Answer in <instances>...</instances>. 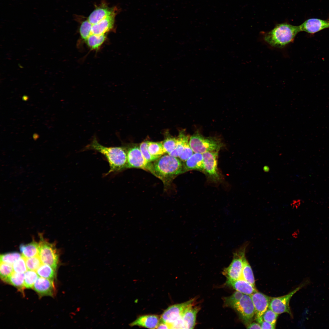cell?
Returning <instances> with one entry per match:
<instances>
[{"label": "cell", "instance_id": "ba28073f", "mask_svg": "<svg viewBox=\"0 0 329 329\" xmlns=\"http://www.w3.org/2000/svg\"><path fill=\"white\" fill-rule=\"evenodd\" d=\"M247 326L252 322L255 311L250 296L243 294L242 298L232 307Z\"/></svg>", "mask_w": 329, "mask_h": 329}, {"label": "cell", "instance_id": "7c38bea8", "mask_svg": "<svg viewBox=\"0 0 329 329\" xmlns=\"http://www.w3.org/2000/svg\"><path fill=\"white\" fill-rule=\"evenodd\" d=\"M218 151L207 152L203 154V171L213 179L218 180L220 177L217 167Z\"/></svg>", "mask_w": 329, "mask_h": 329}, {"label": "cell", "instance_id": "603a6c76", "mask_svg": "<svg viewBox=\"0 0 329 329\" xmlns=\"http://www.w3.org/2000/svg\"><path fill=\"white\" fill-rule=\"evenodd\" d=\"M241 278L247 281L256 288L253 271L246 256L243 260V267Z\"/></svg>", "mask_w": 329, "mask_h": 329}, {"label": "cell", "instance_id": "4dcf8cb0", "mask_svg": "<svg viewBox=\"0 0 329 329\" xmlns=\"http://www.w3.org/2000/svg\"><path fill=\"white\" fill-rule=\"evenodd\" d=\"M14 272L12 265L0 262V274L1 279L5 281Z\"/></svg>", "mask_w": 329, "mask_h": 329}, {"label": "cell", "instance_id": "9a60e30c", "mask_svg": "<svg viewBox=\"0 0 329 329\" xmlns=\"http://www.w3.org/2000/svg\"><path fill=\"white\" fill-rule=\"evenodd\" d=\"M118 10L108 16L98 23L92 25L91 34L101 35L111 30L113 28L115 18Z\"/></svg>", "mask_w": 329, "mask_h": 329}, {"label": "cell", "instance_id": "44dd1931", "mask_svg": "<svg viewBox=\"0 0 329 329\" xmlns=\"http://www.w3.org/2000/svg\"><path fill=\"white\" fill-rule=\"evenodd\" d=\"M19 249L22 256L25 258H28L38 255L39 244L35 241L27 244H21Z\"/></svg>", "mask_w": 329, "mask_h": 329}, {"label": "cell", "instance_id": "83f0119b", "mask_svg": "<svg viewBox=\"0 0 329 329\" xmlns=\"http://www.w3.org/2000/svg\"><path fill=\"white\" fill-rule=\"evenodd\" d=\"M243 294L242 293L236 291L232 295L225 297L224 299V306L232 308L240 300Z\"/></svg>", "mask_w": 329, "mask_h": 329}, {"label": "cell", "instance_id": "9c48e42d", "mask_svg": "<svg viewBox=\"0 0 329 329\" xmlns=\"http://www.w3.org/2000/svg\"><path fill=\"white\" fill-rule=\"evenodd\" d=\"M126 148L127 157V168H141L148 171L150 162H148L145 159L139 146L133 145Z\"/></svg>", "mask_w": 329, "mask_h": 329}, {"label": "cell", "instance_id": "60d3db41", "mask_svg": "<svg viewBox=\"0 0 329 329\" xmlns=\"http://www.w3.org/2000/svg\"><path fill=\"white\" fill-rule=\"evenodd\" d=\"M263 170L265 172H268L269 171L270 168L267 166H265L263 168Z\"/></svg>", "mask_w": 329, "mask_h": 329}, {"label": "cell", "instance_id": "8992f818", "mask_svg": "<svg viewBox=\"0 0 329 329\" xmlns=\"http://www.w3.org/2000/svg\"><path fill=\"white\" fill-rule=\"evenodd\" d=\"M309 279H306L294 290L285 295L276 297H271L269 308L278 314L287 313L291 315L289 302L292 296L298 291L310 284Z\"/></svg>", "mask_w": 329, "mask_h": 329}, {"label": "cell", "instance_id": "ac0fdd59", "mask_svg": "<svg viewBox=\"0 0 329 329\" xmlns=\"http://www.w3.org/2000/svg\"><path fill=\"white\" fill-rule=\"evenodd\" d=\"M160 320V318L156 315H146L138 317L129 325L133 327L138 326L149 329L157 328Z\"/></svg>", "mask_w": 329, "mask_h": 329}, {"label": "cell", "instance_id": "f1b7e54d", "mask_svg": "<svg viewBox=\"0 0 329 329\" xmlns=\"http://www.w3.org/2000/svg\"><path fill=\"white\" fill-rule=\"evenodd\" d=\"M92 25L87 19L82 22L80 27L79 32L82 39L85 41L91 34Z\"/></svg>", "mask_w": 329, "mask_h": 329}, {"label": "cell", "instance_id": "7402d4cb", "mask_svg": "<svg viewBox=\"0 0 329 329\" xmlns=\"http://www.w3.org/2000/svg\"><path fill=\"white\" fill-rule=\"evenodd\" d=\"M14 286L20 291H23L25 287L23 273L14 272L5 281Z\"/></svg>", "mask_w": 329, "mask_h": 329}, {"label": "cell", "instance_id": "4316f807", "mask_svg": "<svg viewBox=\"0 0 329 329\" xmlns=\"http://www.w3.org/2000/svg\"><path fill=\"white\" fill-rule=\"evenodd\" d=\"M38 275L35 271L29 270L24 274V284L25 288H33L38 278Z\"/></svg>", "mask_w": 329, "mask_h": 329}, {"label": "cell", "instance_id": "836d02e7", "mask_svg": "<svg viewBox=\"0 0 329 329\" xmlns=\"http://www.w3.org/2000/svg\"><path fill=\"white\" fill-rule=\"evenodd\" d=\"M14 271L18 273H24L27 271L25 258L22 256L13 264Z\"/></svg>", "mask_w": 329, "mask_h": 329}, {"label": "cell", "instance_id": "e0dca14e", "mask_svg": "<svg viewBox=\"0 0 329 329\" xmlns=\"http://www.w3.org/2000/svg\"><path fill=\"white\" fill-rule=\"evenodd\" d=\"M194 302L187 307L181 317L183 329H193L195 326L196 315L200 308L195 306Z\"/></svg>", "mask_w": 329, "mask_h": 329}, {"label": "cell", "instance_id": "5bb4252c", "mask_svg": "<svg viewBox=\"0 0 329 329\" xmlns=\"http://www.w3.org/2000/svg\"><path fill=\"white\" fill-rule=\"evenodd\" d=\"M116 7L110 8L104 3L96 7L89 15L87 20L92 24H96L118 10Z\"/></svg>", "mask_w": 329, "mask_h": 329}, {"label": "cell", "instance_id": "2e32d148", "mask_svg": "<svg viewBox=\"0 0 329 329\" xmlns=\"http://www.w3.org/2000/svg\"><path fill=\"white\" fill-rule=\"evenodd\" d=\"M33 288L41 296H52L55 293L53 280L41 277L38 278Z\"/></svg>", "mask_w": 329, "mask_h": 329}, {"label": "cell", "instance_id": "1f68e13d", "mask_svg": "<svg viewBox=\"0 0 329 329\" xmlns=\"http://www.w3.org/2000/svg\"><path fill=\"white\" fill-rule=\"evenodd\" d=\"M22 255L17 252H13L1 254L0 262L12 265L19 259Z\"/></svg>", "mask_w": 329, "mask_h": 329}, {"label": "cell", "instance_id": "3957f363", "mask_svg": "<svg viewBox=\"0 0 329 329\" xmlns=\"http://www.w3.org/2000/svg\"><path fill=\"white\" fill-rule=\"evenodd\" d=\"M300 32L299 26L284 23L276 25L273 29L266 33L264 39L273 47L283 48L293 41Z\"/></svg>", "mask_w": 329, "mask_h": 329}, {"label": "cell", "instance_id": "d6986e66", "mask_svg": "<svg viewBox=\"0 0 329 329\" xmlns=\"http://www.w3.org/2000/svg\"><path fill=\"white\" fill-rule=\"evenodd\" d=\"M227 285L244 294L250 295L258 291L255 287L242 278L236 280H227Z\"/></svg>", "mask_w": 329, "mask_h": 329}, {"label": "cell", "instance_id": "277c9868", "mask_svg": "<svg viewBox=\"0 0 329 329\" xmlns=\"http://www.w3.org/2000/svg\"><path fill=\"white\" fill-rule=\"evenodd\" d=\"M189 144L194 153L201 154L209 151H219L222 146L219 139L214 137H205L198 132L190 137Z\"/></svg>", "mask_w": 329, "mask_h": 329}, {"label": "cell", "instance_id": "d590c367", "mask_svg": "<svg viewBox=\"0 0 329 329\" xmlns=\"http://www.w3.org/2000/svg\"><path fill=\"white\" fill-rule=\"evenodd\" d=\"M148 142L146 141L142 142L140 145L139 147L145 159L150 163L154 161L157 159L152 156L150 154L148 149Z\"/></svg>", "mask_w": 329, "mask_h": 329}, {"label": "cell", "instance_id": "7a4b0ae2", "mask_svg": "<svg viewBox=\"0 0 329 329\" xmlns=\"http://www.w3.org/2000/svg\"><path fill=\"white\" fill-rule=\"evenodd\" d=\"M86 149L97 151L104 156L110 166V169L105 175L127 168V152L126 147H105L99 143L96 137H94Z\"/></svg>", "mask_w": 329, "mask_h": 329}, {"label": "cell", "instance_id": "8fae6325", "mask_svg": "<svg viewBox=\"0 0 329 329\" xmlns=\"http://www.w3.org/2000/svg\"><path fill=\"white\" fill-rule=\"evenodd\" d=\"M255 311V319L259 324L263 320L262 316L269 308L271 297L256 292L250 295Z\"/></svg>", "mask_w": 329, "mask_h": 329}, {"label": "cell", "instance_id": "f35d334b", "mask_svg": "<svg viewBox=\"0 0 329 329\" xmlns=\"http://www.w3.org/2000/svg\"><path fill=\"white\" fill-rule=\"evenodd\" d=\"M246 327L248 329H261L260 324L258 322H252Z\"/></svg>", "mask_w": 329, "mask_h": 329}, {"label": "cell", "instance_id": "e575fe53", "mask_svg": "<svg viewBox=\"0 0 329 329\" xmlns=\"http://www.w3.org/2000/svg\"><path fill=\"white\" fill-rule=\"evenodd\" d=\"M278 314L268 308L262 316L263 320L276 325Z\"/></svg>", "mask_w": 329, "mask_h": 329}, {"label": "cell", "instance_id": "cb8c5ba5", "mask_svg": "<svg viewBox=\"0 0 329 329\" xmlns=\"http://www.w3.org/2000/svg\"><path fill=\"white\" fill-rule=\"evenodd\" d=\"M106 38L105 34H91L85 41L88 46L92 50L98 49L104 43Z\"/></svg>", "mask_w": 329, "mask_h": 329}, {"label": "cell", "instance_id": "484cf974", "mask_svg": "<svg viewBox=\"0 0 329 329\" xmlns=\"http://www.w3.org/2000/svg\"><path fill=\"white\" fill-rule=\"evenodd\" d=\"M54 270L50 266L43 264L36 270V272L41 277L53 280L55 276Z\"/></svg>", "mask_w": 329, "mask_h": 329}, {"label": "cell", "instance_id": "ab89813d", "mask_svg": "<svg viewBox=\"0 0 329 329\" xmlns=\"http://www.w3.org/2000/svg\"><path fill=\"white\" fill-rule=\"evenodd\" d=\"M157 329H170V327L168 324L160 320L157 327Z\"/></svg>", "mask_w": 329, "mask_h": 329}, {"label": "cell", "instance_id": "f546056e", "mask_svg": "<svg viewBox=\"0 0 329 329\" xmlns=\"http://www.w3.org/2000/svg\"><path fill=\"white\" fill-rule=\"evenodd\" d=\"M178 139L172 136H168L162 141L163 149L165 153L169 154L175 148Z\"/></svg>", "mask_w": 329, "mask_h": 329}, {"label": "cell", "instance_id": "30bf717a", "mask_svg": "<svg viewBox=\"0 0 329 329\" xmlns=\"http://www.w3.org/2000/svg\"><path fill=\"white\" fill-rule=\"evenodd\" d=\"M194 300L192 299L184 302L170 306L164 311L160 320L168 324L170 327L171 324L181 318L186 308L194 302Z\"/></svg>", "mask_w": 329, "mask_h": 329}, {"label": "cell", "instance_id": "5b68a950", "mask_svg": "<svg viewBox=\"0 0 329 329\" xmlns=\"http://www.w3.org/2000/svg\"><path fill=\"white\" fill-rule=\"evenodd\" d=\"M248 245V243H245L233 253L231 263L222 272V274L227 280H236L241 278L243 260L246 256V249Z\"/></svg>", "mask_w": 329, "mask_h": 329}, {"label": "cell", "instance_id": "8d00e7d4", "mask_svg": "<svg viewBox=\"0 0 329 329\" xmlns=\"http://www.w3.org/2000/svg\"><path fill=\"white\" fill-rule=\"evenodd\" d=\"M194 153L190 147L189 142L185 145L183 150L179 158L182 161L184 162L190 157Z\"/></svg>", "mask_w": 329, "mask_h": 329}, {"label": "cell", "instance_id": "74e56055", "mask_svg": "<svg viewBox=\"0 0 329 329\" xmlns=\"http://www.w3.org/2000/svg\"><path fill=\"white\" fill-rule=\"evenodd\" d=\"M261 329H275V325L263 320L260 323Z\"/></svg>", "mask_w": 329, "mask_h": 329}, {"label": "cell", "instance_id": "d4e9b609", "mask_svg": "<svg viewBox=\"0 0 329 329\" xmlns=\"http://www.w3.org/2000/svg\"><path fill=\"white\" fill-rule=\"evenodd\" d=\"M148 149L150 154L156 159L163 155L164 152L162 142H148Z\"/></svg>", "mask_w": 329, "mask_h": 329}, {"label": "cell", "instance_id": "4fadbf2b", "mask_svg": "<svg viewBox=\"0 0 329 329\" xmlns=\"http://www.w3.org/2000/svg\"><path fill=\"white\" fill-rule=\"evenodd\" d=\"M299 26L300 31L313 34L323 29L329 28V19L311 18L306 20Z\"/></svg>", "mask_w": 329, "mask_h": 329}, {"label": "cell", "instance_id": "52a82bcc", "mask_svg": "<svg viewBox=\"0 0 329 329\" xmlns=\"http://www.w3.org/2000/svg\"><path fill=\"white\" fill-rule=\"evenodd\" d=\"M38 256L42 263L50 266L55 270L56 269L59 256L54 244L41 239L39 243Z\"/></svg>", "mask_w": 329, "mask_h": 329}, {"label": "cell", "instance_id": "ffe728a7", "mask_svg": "<svg viewBox=\"0 0 329 329\" xmlns=\"http://www.w3.org/2000/svg\"><path fill=\"white\" fill-rule=\"evenodd\" d=\"M184 172L190 170L203 171V154L195 153L183 164Z\"/></svg>", "mask_w": 329, "mask_h": 329}, {"label": "cell", "instance_id": "d6a6232c", "mask_svg": "<svg viewBox=\"0 0 329 329\" xmlns=\"http://www.w3.org/2000/svg\"><path fill=\"white\" fill-rule=\"evenodd\" d=\"M25 259L27 269L29 270L36 271L42 264L38 255Z\"/></svg>", "mask_w": 329, "mask_h": 329}, {"label": "cell", "instance_id": "6da1fadb", "mask_svg": "<svg viewBox=\"0 0 329 329\" xmlns=\"http://www.w3.org/2000/svg\"><path fill=\"white\" fill-rule=\"evenodd\" d=\"M148 172L168 185L177 176L184 172L183 164L177 157L168 154L150 162Z\"/></svg>", "mask_w": 329, "mask_h": 329}]
</instances>
